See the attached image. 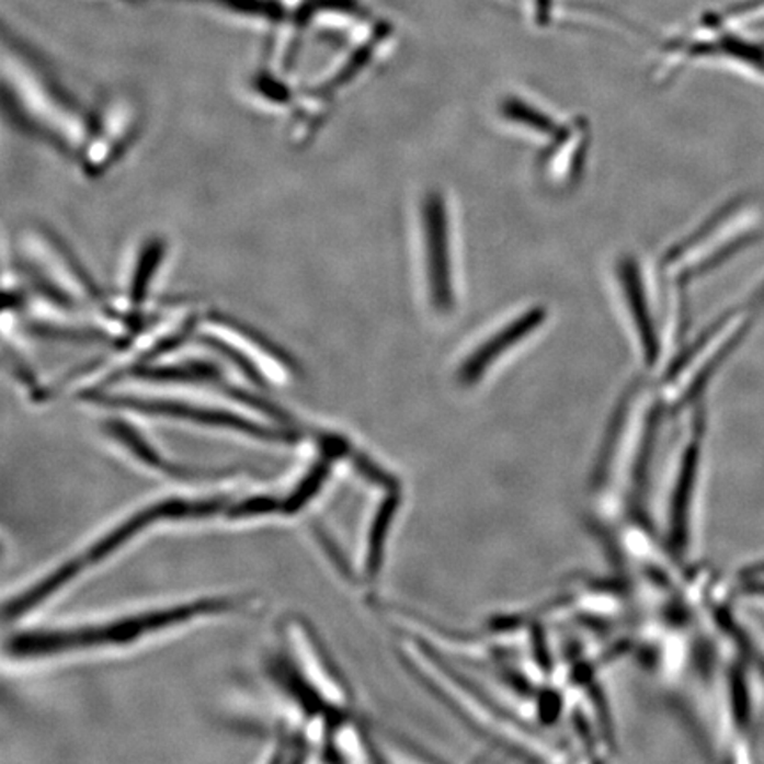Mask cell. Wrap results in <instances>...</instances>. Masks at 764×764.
Here are the masks:
<instances>
[{"label":"cell","instance_id":"cell-7","mask_svg":"<svg viewBox=\"0 0 764 764\" xmlns=\"http://www.w3.org/2000/svg\"><path fill=\"white\" fill-rule=\"evenodd\" d=\"M499 112L506 123L515 124L518 128L540 135V137H559L567 129V126H561L552 115L541 111L540 106L533 105L522 98H506L499 106Z\"/></svg>","mask_w":764,"mask_h":764},{"label":"cell","instance_id":"cell-5","mask_svg":"<svg viewBox=\"0 0 764 764\" xmlns=\"http://www.w3.org/2000/svg\"><path fill=\"white\" fill-rule=\"evenodd\" d=\"M545 321H547L545 308L533 307L501 324V328L492 331L483 342L472 349L469 356L464 357L458 370L460 383L466 386L475 385L495 363L501 362L506 353L524 344L529 337L540 330Z\"/></svg>","mask_w":764,"mask_h":764},{"label":"cell","instance_id":"cell-2","mask_svg":"<svg viewBox=\"0 0 764 764\" xmlns=\"http://www.w3.org/2000/svg\"><path fill=\"white\" fill-rule=\"evenodd\" d=\"M11 66V71H5V77L11 78L5 91H11L13 100L8 101L13 103L16 117L60 152L80 158L91 137L96 111H83L59 78L20 45H13Z\"/></svg>","mask_w":764,"mask_h":764},{"label":"cell","instance_id":"cell-4","mask_svg":"<svg viewBox=\"0 0 764 764\" xmlns=\"http://www.w3.org/2000/svg\"><path fill=\"white\" fill-rule=\"evenodd\" d=\"M202 334L207 344L215 345L225 357L253 380H282L293 374V365L259 334L225 317L209 316L202 321Z\"/></svg>","mask_w":764,"mask_h":764},{"label":"cell","instance_id":"cell-3","mask_svg":"<svg viewBox=\"0 0 764 764\" xmlns=\"http://www.w3.org/2000/svg\"><path fill=\"white\" fill-rule=\"evenodd\" d=\"M421 256L425 276L426 301L435 316L448 317L457 308L454 230L448 201L441 190L426 192L418 207Z\"/></svg>","mask_w":764,"mask_h":764},{"label":"cell","instance_id":"cell-8","mask_svg":"<svg viewBox=\"0 0 764 764\" xmlns=\"http://www.w3.org/2000/svg\"><path fill=\"white\" fill-rule=\"evenodd\" d=\"M535 19L540 25H549L552 20V0H535Z\"/></svg>","mask_w":764,"mask_h":764},{"label":"cell","instance_id":"cell-1","mask_svg":"<svg viewBox=\"0 0 764 764\" xmlns=\"http://www.w3.org/2000/svg\"><path fill=\"white\" fill-rule=\"evenodd\" d=\"M239 607H243V598H232V596L216 598L215 596V598L184 602V604L163 607V609L126 614L103 625L27 630L13 636L5 646V651L16 660H33L77 650L129 646L158 631L179 627L193 619L238 611Z\"/></svg>","mask_w":764,"mask_h":764},{"label":"cell","instance_id":"cell-6","mask_svg":"<svg viewBox=\"0 0 764 764\" xmlns=\"http://www.w3.org/2000/svg\"><path fill=\"white\" fill-rule=\"evenodd\" d=\"M616 278L622 298L625 299L628 319L639 340L642 357L648 365H653L660 357L662 344L639 262L634 256H622L616 264Z\"/></svg>","mask_w":764,"mask_h":764}]
</instances>
